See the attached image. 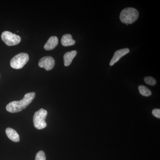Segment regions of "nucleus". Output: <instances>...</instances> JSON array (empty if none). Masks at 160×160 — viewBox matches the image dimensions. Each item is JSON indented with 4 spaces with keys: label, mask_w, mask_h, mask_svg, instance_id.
Instances as JSON below:
<instances>
[{
    "label": "nucleus",
    "mask_w": 160,
    "mask_h": 160,
    "mask_svg": "<svg viewBox=\"0 0 160 160\" xmlns=\"http://www.w3.org/2000/svg\"><path fill=\"white\" fill-rule=\"evenodd\" d=\"M75 42V41L72 39L71 35L69 34L64 35L61 39V43L64 46H73Z\"/></svg>",
    "instance_id": "nucleus-11"
},
{
    "label": "nucleus",
    "mask_w": 160,
    "mask_h": 160,
    "mask_svg": "<svg viewBox=\"0 0 160 160\" xmlns=\"http://www.w3.org/2000/svg\"><path fill=\"white\" fill-rule=\"evenodd\" d=\"M48 112L46 110L41 109L35 112L33 116V122L34 127L38 129H42L47 126L46 120Z\"/></svg>",
    "instance_id": "nucleus-3"
},
{
    "label": "nucleus",
    "mask_w": 160,
    "mask_h": 160,
    "mask_svg": "<svg viewBox=\"0 0 160 160\" xmlns=\"http://www.w3.org/2000/svg\"><path fill=\"white\" fill-rule=\"evenodd\" d=\"M152 114L155 117L158 118H160V109H153L152 111Z\"/></svg>",
    "instance_id": "nucleus-15"
},
{
    "label": "nucleus",
    "mask_w": 160,
    "mask_h": 160,
    "mask_svg": "<svg viewBox=\"0 0 160 160\" xmlns=\"http://www.w3.org/2000/svg\"><path fill=\"white\" fill-rule=\"evenodd\" d=\"M129 49L128 48H125L118 50L115 52L114 55L110 61L109 65L110 66H112L116 62H117L122 57L126 55V54L129 53Z\"/></svg>",
    "instance_id": "nucleus-7"
},
{
    "label": "nucleus",
    "mask_w": 160,
    "mask_h": 160,
    "mask_svg": "<svg viewBox=\"0 0 160 160\" xmlns=\"http://www.w3.org/2000/svg\"><path fill=\"white\" fill-rule=\"evenodd\" d=\"M139 17V12L133 8H126L123 9L120 15L121 22L126 24H132L137 20Z\"/></svg>",
    "instance_id": "nucleus-2"
},
{
    "label": "nucleus",
    "mask_w": 160,
    "mask_h": 160,
    "mask_svg": "<svg viewBox=\"0 0 160 160\" xmlns=\"http://www.w3.org/2000/svg\"><path fill=\"white\" fill-rule=\"evenodd\" d=\"M29 60V55L22 52L17 55L12 59L10 61V66L13 69H21L24 67Z\"/></svg>",
    "instance_id": "nucleus-4"
},
{
    "label": "nucleus",
    "mask_w": 160,
    "mask_h": 160,
    "mask_svg": "<svg viewBox=\"0 0 160 160\" xmlns=\"http://www.w3.org/2000/svg\"><path fill=\"white\" fill-rule=\"evenodd\" d=\"M77 54V52L76 50L68 52L64 55V65L65 66H69L71 64L72 60Z\"/></svg>",
    "instance_id": "nucleus-9"
},
{
    "label": "nucleus",
    "mask_w": 160,
    "mask_h": 160,
    "mask_svg": "<svg viewBox=\"0 0 160 160\" xmlns=\"http://www.w3.org/2000/svg\"><path fill=\"white\" fill-rule=\"evenodd\" d=\"M6 134L8 138L12 142H18L20 141L19 135L14 129L8 128L6 130Z\"/></svg>",
    "instance_id": "nucleus-10"
},
{
    "label": "nucleus",
    "mask_w": 160,
    "mask_h": 160,
    "mask_svg": "<svg viewBox=\"0 0 160 160\" xmlns=\"http://www.w3.org/2000/svg\"><path fill=\"white\" fill-rule=\"evenodd\" d=\"M35 160H46V155L43 151H40L36 155Z\"/></svg>",
    "instance_id": "nucleus-14"
},
{
    "label": "nucleus",
    "mask_w": 160,
    "mask_h": 160,
    "mask_svg": "<svg viewBox=\"0 0 160 160\" xmlns=\"http://www.w3.org/2000/svg\"><path fill=\"white\" fill-rule=\"evenodd\" d=\"M35 95L34 92L26 93L22 99L18 101H12L9 103L6 106V110L11 113H15L22 111L31 103L35 97Z\"/></svg>",
    "instance_id": "nucleus-1"
},
{
    "label": "nucleus",
    "mask_w": 160,
    "mask_h": 160,
    "mask_svg": "<svg viewBox=\"0 0 160 160\" xmlns=\"http://www.w3.org/2000/svg\"><path fill=\"white\" fill-rule=\"evenodd\" d=\"M138 90L140 94L143 96L149 97L151 95V91L146 86L141 85L138 86Z\"/></svg>",
    "instance_id": "nucleus-12"
},
{
    "label": "nucleus",
    "mask_w": 160,
    "mask_h": 160,
    "mask_svg": "<svg viewBox=\"0 0 160 160\" xmlns=\"http://www.w3.org/2000/svg\"><path fill=\"white\" fill-rule=\"evenodd\" d=\"M2 40L8 46H15L20 42L21 38L19 36L13 34L10 32H3L1 36Z\"/></svg>",
    "instance_id": "nucleus-5"
},
{
    "label": "nucleus",
    "mask_w": 160,
    "mask_h": 160,
    "mask_svg": "<svg viewBox=\"0 0 160 160\" xmlns=\"http://www.w3.org/2000/svg\"><path fill=\"white\" fill-rule=\"evenodd\" d=\"M144 81L146 84L150 85V86H155L156 84V81L154 78L151 77H146L144 78Z\"/></svg>",
    "instance_id": "nucleus-13"
},
{
    "label": "nucleus",
    "mask_w": 160,
    "mask_h": 160,
    "mask_svg": "<svg viewBox=\"0 0 160 160\" xmlns=\"http://www.w3.org/2000/svg\"><path fill=\"white\" fill-rule=\"evenodd\" d=\"M58 44V39L56 36L49 38L47 42L44 46V49L46 50H51L54 49Z\"/></svg>",
    "instance_id": "nucleus-8"
},
{
    "label": "nucleus",
    "mask_w": 160,
    "mask_h": 160,
    "mask_svg": "<svg viewBox=\"0 0 160 160\" xmlns=\"http://www.w3.org/2000/svg\"><path fill=\"white\" fill-rule=\"evenodd\" d=\"M38 65L41 68H44L47 71H49L54 67L55 60L52 57H44L40 60Z\"/></svg>",
    "instance_id": "nucleus-6"
}]
</instances>
